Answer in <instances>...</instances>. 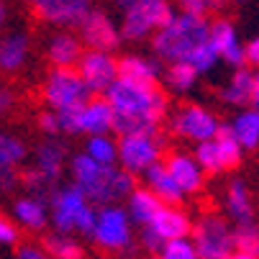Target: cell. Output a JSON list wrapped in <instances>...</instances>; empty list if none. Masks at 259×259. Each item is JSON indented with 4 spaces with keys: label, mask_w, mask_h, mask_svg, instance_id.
Here are the masks:
<instances>
[{
    "label": "cell",
    "mask_w": 259,
    "mask_h": 259,
    "mask_svg": "<svg viewBox=\"0 0 259 259\" xmlns=\"http://www.w3.org/2000/svg\"><path fill=\"white\" fill-rule=\"evenodd\" d=\"M44 23L52 26H80L85 21V16L93 11V0H44L41 6L31 8Z\"/></svg>",
    "instance_id": "cell-9"
},
{
    "label": "cell",
    "mask_w": 259,
    "mask_h": 259,
    "mask_svg": "<svg viewBox=\"0 0 259 259\" xmlns=\"http://www.w3.org/2000/svg\"><path fill=\"white\" fill-rule=\"evenodd\" d=\"M80 75L90 93H103L118 77V62L108 52H88L80 59Z\"/></svg>",
    "instance_id": "cell-11"
},
{
    "label": "cell",
    "mask_w": 259,
    "mask_h": 259,
    "mask_svg": "<svg viewBox=\"0 0 259 259\" xmlns=\"http://www.w3.org/2000/svg\"><path fill=\"white\" fill-rule=\"evenodd\" d=\"M113 131L121 136H154L159 139V118L149 113H116L113 110Z\"/></svg>",
    "instance_id": "cell-16"
},
{
    "label": "cell",
    "mask_w": 259,
    "mask_h": 259,
    "mask_svg": "<svg viewBox=\"0 0 259 259\" xmlns=\"http://www.w3.org/2000/svg\"><path fill=\"white\" fill-rule=\"evenodd\" d=\"M226 205H229V213L236 224H251L254 221V205H251V198H249V190L241 180H234L229 185V195H226Z\"/></svg>",
    "instance_id": "cell-23"
},
{
    "label": "cell",
    "mask_w": 259,
    "mask_h": 259,
    "mask_svg": "<svg viewBox=\"0 0 259 259\" xmlns=\"http://www.w3.org/2000/svg\"><path fill=\"white\" fill-rule=\"evenodd\" d=\"M251 80H254L251 69L239 67V69L234 72L231 82L224 88V93H221V98H224L229 105H244V103H249V95H251Z\"/></svg>",
    "instance_id": "cell-26"
},
{
    "label": "cell",
    "mask_w": 259,
    "mask_h": 259,
    "mask_svg": "<svg viewBox=\"0 0 259 259\" xmlns=\"http://www.w3.org/2000/svg\"><path fill=\"white\" fill-rule=\"evenodd\" d=\"M88 154H90L95 162H100V164H113L116 157H118V149L113 146V141H108V139H103V136H93V139L88 141Z\"/></svg>",
    "instance_id": "cell-34"
},
{
    "label": "cell",
    "mask_w": 259,
    "mask_h": 259,
    "mask_svg": "<svg viewBox=\"0 0 259 259\" xmlns=\"http://www.w3.org/2000/svg\"><path fill=\"white\" fill-rule=\"evenodd\" d=\"M249 103L254 105V110H259V72L251 80V95H249Z\"/></svg>",
    "instance_id": "cell-47"
},
{
    "label": "cell",
    "mask_w": 259,
    "mask_h": 259,
    "mask_svg": "<svg viewBox=\"0 0 259 259\" xmlns=\"http://www.w3.org/2000/svg\"><path fill=\"white\" fill-rule=\"evenodd\" d=\"M44 95L47 100L59 110V108H69V105H82L88 103V85L82 80L80 72H75L72 67H54L52 75L47 80V88H44Z\"/></svg>",
    "instance_id": "cell-5"
},
{
    "label": "cell",
    "mask_w": 259,
    "mask_h": 259,
    "mask_svg": "<svg viewBox=\"0 0 259 259\" xmlns=\"http://www.w3.org/2000/svg\"><path fill=\"white\" fill-rule=\"evenodd\" d=\"M118 159L131 175L144 172L159 159V141L154 136H121Z\"/></svg>",
    "instance_id": "cell-10"
},
{
    "label": "cell",
    "mask_w": 259,
    "mask_h": 259,
    "mask_svg": "<svg viewBox=\"0 0 259 259\" xmlns=\"http://www.w3.org/2000/svg\"><path fill=\"white\" fill-rule=\"evenodd\" d=\"M162 256L164 259H198V251L185 239H172L162 246Z\"/></svg>",
    "instance_id": "cell-38"
},
{
    "label": "cell",
    "mask_w": 259,
    "mask_h": 259,
    "mask_svg": "<svg viewBox=\"0 0 259 259\" xmlns=\"http://www.w3.org/2000/svg\"><path fill=\"white\" fill-rule=\"evenodd\" d=\"M231 249H234V231L221 218L210 215L195 226L198 259H229Z\"/></svg>",
    "instance_id": "cell-6"
},
{
    "label": "cell",
    "mask_w": 259,
    "mask_h": 259,
    "mask_svg": "<svg viewBox=\"0 0 259 259\" xmlns=\"http://www.w3.org/2000/svg\"><path fill=\"white\" fill-rule=\"evenodd\" d=\"M16 218L26 229H44L47 224V208L41 200L36 198H26V200H18L16 203Z\"/></svg>",
    "instance_id": "cell-30"
},
{
    "label": "cell",
    "mask_w": 259,
    "mask_h": 259,
    "mask_svg": "<svg viewBox=\"0 0 259 259\" xmlns=\"http://www.w3.org/2000/svg\"><path fill=\"white\" fill-rule=\"evenodd\" d=\"M116 3V8H121V11H128V8H134L136 3H141V0H113Z\"/></svg>",
    "instance_id": "cell-49"
},
{
    "label": "cell",
    "mask_w": 259,
    "mask_h": 259,
    "mask_svg": "<svg viewBox=\"0 0 259 259\" xmlns=\"http://www.w3.org/2000/svg\"><path fill=\"white\" fill-rule=\"evenodd\" d=\"M39 128L44 134H59V121H57V113H39Z\"/></svg>",
    "instance_id": "cell-45"
},
{
    "label": "cell",
    "mask_w": 259,
    "mask_h": 259,
    "mask_svg": "<svg viewBox=\"0 0 259 259\" xmlns=\"http://www.w3.org/2000/svg\"><path fill=\"white\" fill-rule=\"evenodd\" d=\"M82 105H85V103H82ZM82 105H69V108H59V113H57V121H59V131H64V134H82V128H80Z\"/></svg>",
    "instance_id": "cell-36"
},
{
    "label": "cell",
    "mask_w": 259,
    "mask_h": 259,
    "mask_svg": "<svg viewBox=\"0 0 259 259\" xmlns=\"http://www.w3.org/2000/svg\"><path fill=\"white\" fill-rule=\"evenodd\" d=\"M229 259H256V256H251V254H244V251H231V254H229Z\"/></svg>",
    "instance_id": "cell-51"
},
{
    "label": "cell",
    "mask_w": 259,
    "mask_h": 259,
    "mask_svg": "<svg viewBox=\"0 0 259 259\" xmlns=\"http://www.w3.org/2000/svg\"><path fill=\"white\" fill-rule=\"evenodd\" d=\"M152 259H164V256L162 254H152Z\"/></svg>",
    "instance_id": "cell-54"
},
{
    "label": "cell",
    "mask_w": 259,
    "mask_h": 259,
    "mask_svg": "<svg viewBox=\"0 0 259 259\" xmlns=\"http://www.w3.org/2000/svg\"><path fill=\"white\" fill-rule=\"evenodd\" d=\"M85 195L80 188H64L59 193H54L52 198V215H54V226L64 234L75 229V218L80 215V210L85 208Z\"/></svg>",
    "instance_id": "cell-14"
},
{
    "label": "cell",
    "mask_w": 259,
    "mask_h": 259,
    "mask_svg": "<svg viewBox=\"0 0 259 259\" xmlns=\"http://www.w3.org/2000/svg\"><path fill=\"white\" fill-rule=\"evenodd\" d=\"M28 33L23 31H16V33H8L0 39V69L3 72H16L26 64V57H28Z\"/></svg>",
    "instance_id": "cell-18"
},
{
    "label": "cell",
    "mask_w": 259,
    "mask_h": 259,
    "mask_svg": "<svg viewBox=\"0 0 259 259\" xmlns=\"http://www.w3.org/2000/svg\"><path fill=\"white\" fill-rule=\"evenodd\" d=\"M26 159V146L23 141H18L16 136H8V134H0V162L3 164H18Z\"/></svg>",
    "instance_id": "cell-33"
},
{
    "label": "cell",
    "mask_w": 259,
    "mask_h": 259,
    "mask_svg": "<svg viewBox=\"0 0 259 259\" xmlns=\"http://www.w3.org/2000/svg\"><path fill=\"white\" fill-rule=\"evenodd\" d=\"M80 31H82V41L90 47V52H116L121 44V31L98 8H93L85 16V21L80 23Z\"/></svg>",
    "instance_id": "cell-8"
},
{
    "label": "cell",
    "mask_w": 259,
    "mask_h": 259,
    "mask_svg": "<svg viewBox=\"0 0 259 259\" xmlns=\"http://www.w3.org/2000/svg\"><path fill=\"white\" fill-rule=\"evenodd\" d=\"M195 77L198 72L193 64L188 62H169V69H167V85L175 88V90H190L195 85Z\"/></svg>",
    "instance_id": "cell-31"
},
{
    "label": "cell",
    "mask_w": 259,
    "mask_h": 259,
    "mask_svg": "<svg viewBox=\"0 0 259 259\" xmlns=\"http://www.w3.org/2000/svg\"><path fill=\"white\" fill-rule=\"evenodd\" d=\"M198 164L205 169V172H210V175H215V172H224V167H221V154H218V146H215V141H210V139H205V141H200V146H198Z\"/></svg>",
    "instance_id": "cell-35"
},
{
    "label": "cell",
    "mask_w": 259,
    "mask_h": 259,
    "mask_svg": "<svg viewBox=\"0 0 259 259\" xmlns=\"http://www.w3.org/2000/svg\"><path fill=\"white\" fill-rule=\"evenodd\" d=\"M72 175H75V188L82 190L85 198L93 203L118 200L134 193L136 180L128 169H116L110 164L95 162L90 154H77L72 159Z\"/></svg>",
    "instance_id": "cell-1"
},
{
    "label": "cell",
    "mask_w": 259,
    "mask_h": 259,
    "mask_svg": "<svg viewBox=\"0 0 259 259\" xmlns=\"http://www.w3.org/2000/svg\"><path fill=\"white\" fill-rule=\"evenodd\" d=\"M215 59H218V52H215V47H213V44H210V39H208L203 47H198V49L190 54L188 64H193V67H195V72H208V69L215 64Z\"/></svg>",
    "instance_id": "cell-37"
},
{
    "label": "cell",
    "mask_w": 259,
    "mask_h": 259,
    "mask_svg": "<svg viewBox=\"0 0 259 259\" xmlns=\"http://www.w3.org/2000/svg\"><path fill=\"white\" fill-rule=\"evenodd\" d=\"M80 128L82 134H105L113 128V108H110V103L100 98L85 103L80 116Z\"/></svg>",
    "instance_id": "cell-17"
},
{
    "label": "cell",
    "mask_w": 259,
    "mask_h": 259,
    "mask_svg": "<svg viewBox=\"0 0 259 259\" xmlns=\"http://www.w3.org/2000/svg\"><path fill=\"white\" fill-rule=\"evenodd\" d=\"M16 256H18V259H52L41 246H33V244H23V246H18Z\"/></svg>",
    "instance_id": "cell-43"
},
{
    "label": "cell",
    "mask_w": 259,
    "mask_h": 259,
    "mask_svg": "<svg viewBox=\"0 0 259 259\" xmlns=\"http://www.w3.org/2000/svg\"><path fill=\"white\" fill-rule=\"evenodd\" d=\"M16 185H18V172L11 164L0 162V193H11Z\"/></svg>",
    "instance_id": "cell-40"
},
{
    "label": "cell",
    "mask_w": 259,
    "mask_h": 259,
    "mask_svg": "<svg viewBox=\"0 0 259 259\" xmlns=\"http://www.w3.org/2000/svg\"><path fill=\"white\" fill-rule=\"evenodd\" d=\"M208 39H210V23L205 21V16L180 13L172 16V21L154 33L152 49L164 62H188L190 54L198 47H203Z\"/></svg>",
    "instance_id": "cell-2"
},
{
    "label": "cell",
    "mask_w": 259,
    "mask_h": 259,
    "mask_svg": "<svg viewBox=\"0 0 259 259\" xmlns=\"http://www.w3.org/2000/svg\"><path fill=\"white\" fill-rule=\"evenodd\" d=\"M231 131H234V136L241 146L254 149V146L259 144V110H246V113H241L234 121Z\"/></svg>",
    "instance_id": "cell-29"
},
{
    "label": "cell",
    "mask_w": 259,
    "mask_h": 259,
    "mask_svg": "<svg viewBox=\"0 0 259 259\" xmlns=\"http://www.w3.org/2000/svg\"><path fill=\"white\" fill-rule=\"evenodd\" d=\"M229 3H236V6H241V3H246V0H229Z\"/></svg>",
    "instance_id": "cell-53"
},
{
    "label": "cell",
    "mask_w": 259,
    "mask_h": 259,
    "mask_svg": "<svg viewBox=\"0 0 259 259\" xmlns=\"http://www.w3.org/2000/svg\"><path fill=\"white\" fill-rule=\"evenodd\" d=\"M162 208H164V203H162L152 190L134 188V193H131V213H134V218L139 221V224L149 226L152 221H154V215H157Z\"/></svg>",
    "instance_id": "cell-25"
},
{
    "label": "cell",
    "mask_w": 259,
    "mask_h": 259,
    "mask_svg": "<svg viewBox=\"0 0 259 259\" xmlns=\"http://www.w3.org/2000/svg\"><path fill=\"white\" fill-rule=\"evenodd\" d=\"M6 21H8V6H6V0H0V28L6 26Z\"/></svg>",
    "instance_id": "cell-50"
},
{
    "label": "cell",
    "mask_w": 259,
    "mask_h": 259,
    "mask_svg": "<svg viewBox=\"0 0 259 259\" xmlns=\"http://www.w3.org/2000/svg\"><path fill=\"white\" fill-rule=\"evenodd\" d=\"M41 249L52 256V259H85V251L77 241H72L69 236H62V234H49L44 236L41 241Z\"/></svg>",
    "instance_id": "cell-28"
},
{
    "label": "cell",
    "mask_w": 259,
    "mask_h": 259,
    "mask_svg": "<svg viewBox=\"0 0 259 259\" xmlns=\"http://www.w3.org/2000/svg\"><path fill=\"white\" fill-rule=\"evenodd\" d=\"M16 241H18V229L11 221L0 218V244H16Z\"/></svg>",
    "instance_id": "cell-44"
},
{
    "label": "cell",
    "mask_w": 259,
    "mask_h": 259,
    "mask_svg": "<svg viewBox=\"0 0 259 259\" xmlns=\"http://www.w3.org/2000/svg\"><path fill=\"white\" fill-rule=\"evenodd\" d=\"M118 75L126 80H134V82H157V64L146 62L141 57H121Z\"/></svg>",
    "instance_id": "cell-27"
},
{
    "label": "cell",
    "mask_w": 259,
    "mask_h": 259,
    "mask_svg": "<svg viewBox=\"0 0 259 259\" xmlns=\"http://www.w3.org/2000/svg\"><path fill=\"white\" fill-rule=\"evenodd\" d=\"M244 54H246V62L251 67H259V36L256 39H251L246 47H244Z\"/></svg>",
    "instance_id": "cell-46"
},
{
    "label": "cell",
    "mask_w": 259,
    "mask_h": 259,
    "mask_svg": "<svg viewBox=\"0 0 259 259\" xmlns=\"http://www.w3.org/2000/svg\"><path fill=\"white\" fill-rule=\"evenodd\" d=\"M146 180L152 185V193L162 200V203H169V205H177L182 200V190L177 188V182L169 177L167 167L154 162L152 167H146Z\"/></svg>",
    "instance_id": "cell-21"
},
{
    "label": "cell",
    "mask_w": 259,
    "mask_h": 259,
    "mask_svg": "<svg viewBox=\"0 0 259 259\" xmlns=\"http://www.w3.org/2000/svg\"><path fill=\"white\" fill-rule=\"evenodd\" d=\"M47 57L54 67H75L82 59V44L72 33H57L47 47Z\"/></svg>",
    "instance_id": "cell-20"
},
{
    "label": "cell",
    "mask_w": 259,
    "mask_h": 259,
    "mask_svg": "<svg viewBox=\"0 0 259 259\" xmlns=\"http://www.w3.org/2000/svg\"><path fill=\"white\" fill-rule=\"evenodd\" d=\"M172 131L188 136V139H195V141H205V139L215 136L218 121L200 105H185L172 118Z\"/></svg>",
    "instance_id": "cell-12"
},
{
    "label": "cell",
    "mask_w": 259,
    "mask_h": 259,
    "mask_svg": "<svg viewBox=\"0 0 259 259\" xmlns=\"http://www.w3.org/2000/svg\"><path fill=\"white\" fill-rule=\"evenodd\" d=\"M95 241L108 249V251H118L126 249L131 244V229H128V218L121 208H105L98 221H95V229H93Z\"/></svg>",
    "instance_id": "cell-7"
},
{
    "label": "cell",
    "mask_w": 259,
    "mask_h": 259,
    "mask_svg": "<svg viewBox=\"0 0 259 259\" xmlns=\"http://www.w3.org/2000/svg\"><path fill=\"white\" fill-rule=\"evenodd\" d=\"M169 177L177 182V188L182 193H198L203 188V175H200V167L185 154H169L167 162H164Z\"/></svg>",
    "instance_id": "cell-15"
},
{
    "label": "cell",
    "mask_w": 259,
    "mask_h": 259,
    "mask_svg": "<svg viewBox=\"0 0 259 259\" xmlns=\"http://www.w3.org/2000/svg\"><path fill=\"white\" fill-rule=\"evenodd\" d=\"M175 11L169 0H141L134 8L123 11V23H121V39L139 41L146 33L159 31L172 21Z\"/></svg>",
    "instance_id": "cell-4"
},
{
    "label": "cell",
    "mask_w": 259,
    "mask_h": 259,
    "mask_svg": "<svg viewBox=\"0 0 259 259\" xmlns=\"http://www.w3.org/2000/svg\"><path fill=\"white\" fill-rule=\"evenodd\" d=\"M108 103L116 113H149L154 118H164L167 95L157 82H134V80H113L108 88Z\"/></svg>",
    "instance_id": "cell-3"
},
{
    "label": "cell",
    "mask_w": 259,
    "mask_h": 259,
    "mask_svg": "<svg viewBox=\"0 0 259 259\" xmlns=\"http://www.w3.org/2000/svg\"><path fill=\"white\" fill-rule=\"evenodd\" d=\"M141 244H144V249H149L152 254H157L159 249H162V244H164V239L152 229V226H146L144 229V234H141Z\"/></svg>",
    "instance_id": "cell-42"
},
{
    "label": "cell",
    "mask_w": 259,
    "mask_h": 259,
    "mask_svg": "<svg viewBox=\"0 0 259 259\" xmlns=\"http://www.w3.org/2000/svg\"><path fill=\"white\" fill-rule=\"evenodd\" d=\"M95 221H98V215L93 213V208H82L80 210V215L75 218V229L77 231H82V234H93V229H95Z\"/></svg>",
    "instance_id": "cell-41"
},
{
    "label": "cell",
    "mask_w": 259,
    "mask_h": 259,
    "mask_svg": "<svg viewBox=\"0 0 259 259\" xmlns=\"http://www.w3.org/2000/svg\"><path fill=\"white\" fill-rule=\"evenodd\" d=\"M175 3L180 6L182 13H193V16H208V13H213L210 0H175Z\"/></svg>",
    "instance_id": "cell-39"
},
{
    "label": "cell",
    "mask_w": 259,
    "mask_h": 259,
    "mask_svg": "<svg viewBox=\"0 0 259 259\" xmlns=\"http://www.w3.org/2000/svg\"><path fill=\"white\" fill-rule=\"evenodd\" d=\"M164 241H172V239H185L190 231H193V226H190V221H188V215H185L182 210H177V208H162L157 215H154V221L149 224Z\"/></svg>",
    "instance_id": "cell-19"
},
{
    "label": "cell",
    "mask_w": 259,
    "mask_h": 259,
    "mask_svg": "<svg viewBox=\"0 0 259 259\" xmlns=\"http://www.w3.org/2000/svg\"><path fill=\"white\" fill-rule=\"evenodd\" d=\"M234 246L244 254H251L259 259V226L254 224H241L236 231H234Z\"/></svg>",
    "instance_id": "cell-32"
},
{
    "label": "cell",
    "mask_w": 259,
    "mask_h": 259,
    "mask_svg": "<svg viewBox=\"0 0 259 259\" xmlns=\"http://www.w3.org/2000/svg\"><path fill=\"white\" fill-rule=\"evenodd\" d=\"M215 146H218V154H221V167L224 172H231L241 164V144L236 141L231 126H218L215 136H213Z\"/></svg>",
    "instance_id": "cell-24"
},
{
    "label": "cell",
    "mask_w": 259,
    "mask_h": 259,
    "mask_svg": "<svg viewBox=\"0 0 259 259\" xmlns=\"http://www.w3.org/2000/svg\"><path fill=\"white\" fill-rule=\"evenodd\" d=\"M11 103H13V95H11V90H3V88H0V116H3L6 110L11 108Z\"/></svg>",
    "instance_id": "cell-48"
},
{
    "label": "cell",
    "mask_w": 259,
    "mask_h": 259,
    "mask_svg": "<svg viewBox=\"0 0 259 259\" xmlns=\"http://www.w3.org/2000/svg\"><path fill=\"white\" fill-rule=\"evenodd\" d=\"M23 3H26L28 8H36V6H41V3H44V0H23Z\"/></svg>",
    "instance_id": "cell-52"
},
{
    "label": "cell",
    "mask_w": 259,
    "mask_h": 259,
    "mask_svg": "<svg viewBox=\"0 0 259 259\" xmlns=\"http://www.w3.org/2000/svg\"><path fill=\"white\" fill-rule=\"evenodd\" d=\"M210 44L215 47L218 57H224L231 67H244L246 62V54H244V47L239 44L236 39V28L231 21L221 18V21H213L210 23Z\"/></svg>",
    "instance_id": "cell-13"
},
{
    "label": "cell",
    "mask_w": 259,
    "mask_h": 259,
    "mask_svg": "<svg viewBox=\"0 0 259 259\" xmlns=\"http://www.w3.org/2000/svg\"><path fill=\"white\" fill-rule=\"evenodd\" d=\"M64 159H67V146L59 144V141H47V144H41L39 149H36V169H41L54 182L62 175Z\"/></svg>",
    "instance_id": "cell-22"
}]
</instances>
